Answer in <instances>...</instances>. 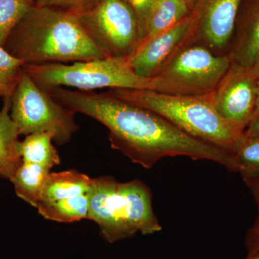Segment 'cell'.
<instances>
[{"instance_id": "1", "label": "cell", "mask_w": 259, "mask_h": 259, "mask_svg": "<svg viewBox=\"0 0 259 259\" xmlns=\"http://www.w3.org/2000/svg\"><path fill=\"white\" fill-rule=\"evenodd\" d=\"M47 92L71 111L105 125L111 147L145 168H153L164 158L185 156L238 172L233 153L194 139L161 116L119 98L110 90L96 93L55 88Z\"/></svg>"}, {"instance_id": "2", "label": "cell", "mask_w": 259, "mask_h": 259, "mask_svg": "<svg viewBox=\"0 0 259 259\" xmlns=\"http://www.w3.org/2000/svg\"><path fill=\"white\" fill-rule=\"evenodd\" d=\"M3 47L25 64L87 61L110 57L94 42L77 15L32 6Z\"/></svg>"}, {"instance_id": "3", "label": "cell", "mask_w": 259, "mask_h": 259, "mask_svg": "<svg viewBox=\"0 0 259 259\" xmlns=\"http://www.w3.org/2000/svg\"><path fill=\"white\" fill-rule=\"evenodd\" d=\"M88 194V220L97 223L107 243L162 230L153 211L152 192L142 181L120 182L112 177H99L93 179Z\"/></svg>"}, {"instance_id": "4", "label": "cell", "mask_w": 259, "mask_h": 259, "mask_svg": "<svg viewBox=\"0 0 259 259\" xmlns=\"http://www.w3.org/2000/svg\"><path fill=\"white\" fill-rule=\"evenodd\" d=\"M119 98L161 116L194 139L233 153L244 131L223 118L209 96H175L149 90H110Z\"/></svg>"}, {"instance_id": "5", "label": "cell", "mask_w": 259, "mask_h": 259, "mask_svg": "<svg viewBox=\"0 0 259 259\" xmlns=\"http://www.w3.org/2000/svg\"><path fill=\"white\" fill-rule=\"evenodd\" d=\"M23 70L39 88H72L81 91L99 89L149 90L151 79L141 77L131 69L127 57H110L71 64H25Z\"/></svg>"}, {"instance_id": "6", "label": "cell", "mask_w": 259, "mask_h": 259, "mask_svg": "<svg viewBox=\"0 0 259 259\" xmlns=\"http://www.w3.org/2000/svg\"><path fill=\"white\" fill-rule=\"evenodd\" d=\"M231 66L228 54L218 55L202 46H183L151 78L150 90L175 96H209Z\"/></svg>"}, {"instance_id": "7", "label": "cell", "mask_w": 259, "mask_h": 259, "mask_svg": "<svg viewBox=\"0 0 259 259\" xmlns=\"http://www.w3.org/2000/svg\"><path fill=\"white\" fill-rule=\"evenodd\" d=\"M75 112L56 102L23 71L11 97L10 117L19 135L50 132L58 146L68 144L79 130Z\"/></svg>"}, {"instance_id": "8", "label": "cell", "mask_w": 259, "mask_h": 259, "mask_svg": "<svg viewBox=\"0 0 259 259\" xmlns=\"http://www.w3.org/2000/svg\"><path fill=\"white\" fill-rule=\"evenodd\" d=\"M78 16L94 42L107 56L127 57L142 41L136 15L125 0H102Z\"/></svg>"}, {"instance_id": "9", "label": "cell", "mask_w": 259, "mask_h": 259, "mask_svg": "<svg viewBox=\"0 0 259 259\" xmlns=\"http://www.w3.org/2000/svg\"><path fill=\"white\" fill-rule=\"evenodd\" d=\"M243 0H195L184 45H199L218 55L228 54Z\"/></svg>"}, {"instance_id": "10", "label": "cell", "mask_w": 259, "mask_h": 259, "mask_svg": "<svg viewBox=\"0 0 259 259\" xmlns=\"http://www.w3.org/2000/svg\"><path fill=\"white\" fill-rule=\"evenodd\" d=\"M258 80L247 70L231 65L215 91L209 95L219 115L243 131L254 114Z\"/></svg>"}, {"instance_id": "11", "label": "cell", "mask_w": 259, "mask_h": 259, "mask_svg": "<svg viewBox=\"0 0 259 259\" xmlns=\"http://www.w3.org/2000/svg\"><path fill=\"white\" fill-rule=\"evenodd\" d=\"M190 26V15L174 28L141 41L134 52L127 57L131 69L141 77H154L174 54L183 47Z\"/></svg>"}, {"instance_id": "12", "label": "cell", "mask_w": 259, "mask_h": 259, "mask_svg": "<svg viewBox=\"0 0 259 259\" xmlns=\"http://www.w3.org/2000/svg\"><path fill=\"white\" fill-rule=\"evenodd\" d=\"M232 66L249 69L259 59V0H243L228 51Z\"/></svg>"}, {"instance_id": "13", "label": "cell", "mask_w": 259, "mask_h": 259, "mask_svg": "<svg viewBox=\"0 0 259 259\" xmlns=\"http://www.w3.org/2000/svg\"><path fill=\"white\" fill-rule=\"evenodd\" d=\"M0 110V177L11 180L21 164L18 128L10 117L11 98L4 99Z\"/></svg>"}, {"instance_id": "14", "label": "cell", "mask_w": 259, "mask_h": 259, "mask_svg": "<svg viewBox=\"0 0 259 259\" xmlns=\"http://www.w3.org/2000/svg\"><path fill=\"white\" fill-rule=\"evenodd\" d=\"M92 183L93 178L75 169L50 172L42 190L40 202H54L87 194Z\"/></svg>"}, {"instance_id": "15", "label": "cell", "mask_w": 259, "mask_h": 259, "mask_svg": "<svg viewBox=\"0 0 259 259\" xmlns=\"http://www.w3.org/2000/svg\"><path fill=\"white\" fill-rule=\"evenodd\" d=\"M190 14V5L184 0H157L148 13L143 40L174 28Z\"/></svg>"}, {"instance_id": "16", "label": "cell", "mask_w": 259, "mask_h": 259, "mask_svg": "<svg viewBox=\"0 0 259 259\" xmlns=\"http://www.w3.org/2000/svg\"><path fill=\"white\" fill-rule=\"evenodd\" d=\"M50 132L35 133L25 136L18 146L19 154L25 163H32L51 170L61 163V158Z\"/></svg>"}, {"instance_id": "17", "label": "cell", "mask_w": 259, "mask_h": 259, "mask_svg": "<svg viewBox=\"0 0 259 259\" xmlns=\"http://www.w3.org/2000/svg\"><path fill=\"white\" fill-rule=\"evenodd\" d=\"M50 171L39 165L22 162L10 180L17 196L37 208Z\"/></svg>"}, {"instance_id": "18", "label": "cell", "mask_w": 259, "mask_h": 259, "mask_svg": "<svg viewBox=\"0 0 259 259\" xmlns=\"http://www.w3.org/2000/svg\"><path fill=\"white\" fill-rule=\"evenodd\" d=\"M37 212L45 219L56 222L70 223L88 219V193L54 202H40Z\"/></svg>"}, {"instance_id": "19", "label": "cell", "mask_w": 259, "mask_h": 259, "mask_svg": "<svg viewBox=\"0 0 259 259\" xmlns=\"http://www.w3.org/2000/svg\"><path fill=\"white\" fill-rule=\"evenodd\" d=\"M25 63L0 46V97L11 98L23 74Z\"/></svg>"}, {"instance_id": "20", "label": "cell", "mask_w": 259, "mask_h": 259, "mask_svg": "<svg viewBox=\"0 0 259 259\" xmlns=\"http://www.w3.org/2000/svg\"><path fill=\"white\" fill-rule=\"evenodd\" d=\"M243 181L259 177V139L245 138L234 153Z\"/></svg>"}, {"instance_id": "21", "label": "cell", "mask_w": 259, "mask_h": 259, "mask_svg": "<svg viewBox=\"0 0 259 259\" xmlns=\"http://www.w3.org/2000/svg\"><path fill=\"white\" fill-rule=\"evenodd\" d=\"M32 7L25 0H0V46Z\"/></svg>"}, {"instance_id": "22", "label": "cell", "mask_w": 259, "mask_h": 259, "mask_svg": "<svg viewBox=\"0 0 259 259\" xmlns=\"http://www.w3.org/2000/svg\"><path fill=\"white\" fill-rule=\"evenodd\" d=\"M102 0H36L35 5L51 7L80 15L90 11Z\"/></svg>"}, {"instance_id": "23", "label": "cell", "mask_w": 259, "mask_h": 259, "mask_svg": "<svg viewBox=\"0 0 259 259\" xmlns=\"http://www.w3.org/2000/svg\"><path fill=\"white\" fill-rule=\"evenodd\" d=\"M125 1L132 8L136 15L143 40L146 34V20H147L148 13L157 0H125Z\"/></svg>"}, {"instance_id": "24", "label": "cell", "mask_w": 259, "mask_h": 259, "mask_svg": "<svg viewBox=\"0 0 259 259\" xmlns=\"http://www.w3.org/2000/svg\"><path fill=\"white\" fill-rule=\"evenodd\" d=\"M245 245L248 253L259 250V226L253 224L248 230L245 237Z\"/></svg>"}, {"instance_id": "25", "label": "cell", "mask_w": 259, "mask_h": 259, "mask_svg": "<svg viewBox=\"0 0 259 259\" xmlns=\"http://www.w3.org/2000/svg\"><path fill=\"white\" fill-rule=\"evenodd\" d=\"M243 182H245L247 187L249 188L253 197H254L255 202H256L257 208H258V217H257L256 221H255L254 225L259 226V177L245 180Z\"/></svg>"}, {"instance_id": "26", "label": "cell", "mask_w": 259, "mask_h": 259, "mask_svg": "<svg viewBox=\"0 0 259 259\" xmlns=\"http://www.w3.org/2000/svg\"><path fill=\"white\" fill-rule=\"evenodd\" d=\"M244 136L248 139H259V115L250 121L249 125L245 130Z\"/></svg>"}, {"instance_id": "27", "label": "cell", "mask_w": 259, "mask_h": 259, "mask_svg": "<svg viewBox=\"0 0 259 259\" xmlns=\"http://www.w3.org/2000/svg\"><path fill=\"white\" fill-rule=\"evenodd\" d=\"M246 70V69H245ZM247 71L250 73L252 76H254L256 79H259V59L255 63L254 65L250 68L249 69H247Z\"/></svg>"}, {"instance_id": "28", "label": "cell", "mask_w": 259, "mask_h": 259, "mask_svg": "<svg viewBox=\"0 0 259 259\" xmlns=\"http://www.w3.org/2000/svg\"><path fill=\"white\" fill-rule=\"evenodd\" d=\"M259 115V79L258 80V93H257V101H256V106H255V110L254 112V114H253V119H254L255 117H256L257 116ZM252 119V120H253Z\"/></svg>"}, {"instance_id": "29", "label": "cell", "mask_w": 259, "mask_h": 259, "mask_svg": "<svg viewBox=\"0 0 259 259\" xmlns=\"http://www.w3.org/2000/svg\"><path fill=\"white\" fill-rule=\"evenodd\" d=\"M245 259H259V250L248 253V255Z\"/></svg>"}, {"instance_id": "30", "label": "cell", "mask_w": 259, "mask_h": 259, "mask_svg": "<svg viewBox=\"0 0 259 259\" xmlns=\"http://www.w3.org/2000/svg\"><path fill=\"white\" fill-rule=\"evenodd\" d=\"M184 1H185L186 3H187V4L190 5L191 10H192V8H193V5L194 4V2H195V0H184Z\"/></svg>"}, {"instance_id": "31", "label": "cell", "mask_w": 259, "mask_h": 259, "mask_svg": "<svg viewBox=\"0 0 259 259\" xmlns=\"http://www.w3.org/2000/svg\"><path fill=\"white\" fill-rule=\"evenodd\" d=\"M25 1L27 2V3H29L30 5H32V6H34L35 4V2H36V0H25Z\"/></svg>"}]
</instances>
